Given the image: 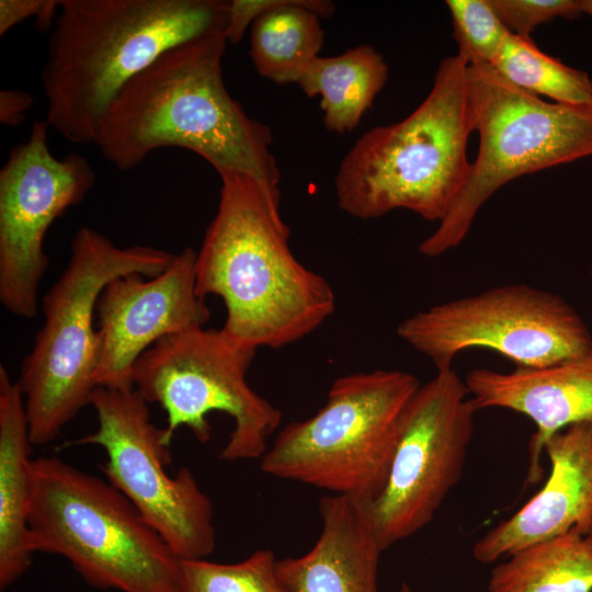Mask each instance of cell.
I'll use <instances>...</instances> for the list:
<instances>
[{
  "mask_svg": "<svg viewBox=\"0 0 592 592\" xmlns=\"http://www.w3.org/2000/svg\"><path fill=\"white\" fill-rule=\"evenodd\" d=\"M90 405L98 429L72 445H99L101 469L180 559H203L216 545L213 506L194 475L182 467L174 476L164 428L150 421L148 403L135 390L96 387Z\"/></svg>",
  "mask_w": 592,
  "mask_h": 592,
  "instance_id": "11",
  "label": "cell"
},
{
  "mask_svg": "<svg viewBox=\"0 0 592 592\" xmlns=\"http://www.w3.org/2000/svg\"><path fill=\"white\" fill-rule=\"evenodd\" d=\"M583 536L585 537V540L588 542V544L592 548V519H591L590 524L588 526V530H587V532H585V534Z\"/></svg>",
  "mask_w": 592,
  "mask_h": 592,
  "instance_id": "29",
  "label": "cell"
},
{
  "mask_svg": "<svg viewBox=\"0 0 592 592\" xmlns=\"http://www.w3.org/2000/svg\"><path fill=\"white\" fill-rule=\"evenodd\" d=\"M458 53L468 66L492 65L510 31L488 0H447Z\"/></svg>",
  "mask_w": 592,
  "mask_h": 592,
  "instance_id": "24",
  "label": "cell"
},
{
  "mask_svg": "<svg viewBox=\"0 0 592 592\" xmlns=\"http://www.w3.org/2000/svg\"><path fill=\"white\" fill-rule=\"evenodd\" d=\"M224 0H61L42 83L46 122L65 139L94 143L124 86L167 49L225 32Z\"/></svg>",
  "mask_w": 592,
  "mask_h": 592,
  "instance_id": "3",
  "label": "cell"
},
{
  "mask_svg": "<svg viewBox=\"0 0 592 592\" xmlns=\"http://www.w3.org/2000/svg\"><path fill=\"white\" fill-rule=\"evenodd\" d=\"M468 81L478 152L448 213L419 244L429 258L457 247L480 207L508 182L592 156V103L544 101L490 65L468 66Z\"/></svg>",
  "mask_w": 592,
  "mask_h": 592,
  "instance_id": "8",
  "label": "cell"
},
{
  "mask_svg": "<svg viewBox=\"0 0 592 592\" xmlns=\"http://www.w3.org/2000/svg\"><path fill=\"white\" fill-rule=\"evenodd\" d=\"M471 132L468 65L449 56L411 114L367 130L344 156L334 179L339 207L360 219L403 208L440 223L469 178Z\"/></svg>",
  "mask_w": 592,
  "mask_h": 592,
  "instance_id": "4",
  "label": "cell"
},
{
  "mask_svg": "<svg viewBox=\"0 0 592 592\" xmlns=\"http://www.w3.org/2000/svg\"><path fill=\"white\" fill-rule=\"evenodd\" d=\"M544 451L550 463L545 485L476 542L477 561L493 562L572 528L585 534L592 519V419L557 432Z\"/></svg>",
  "mask_w": 592,
  "mask_h": 592,
  "instance_id": "15",
  "label": "cell"
},
{
  "mask_svg": "<svg viewBox=\"0 0 592 592\" xmlns=\"http://www.w3.org/2000/svg\"><path fill=\"white\" fill-rule=\"evenodd\" d=\"M420 385L402 371L337 378L316 414L278 432L261 457V470L372 502L385 487L401 415Z\"/></svg>",
  "mask_w": 592,
  "mask_h": 592,
  "instance_id": "7",
  "label": "cell"
},
{
  "mask_svg": "<svg viewBox=\"0 0 592 592\" xmlns=\"http://www.w3.org/2000/svg\"><path fill=\"white\" fill-rule=\"evenodd\" d=\"M33 103L32 95L25 91L18 89L2 90L0 92V122L10 127L21 125Z\"/></svg>",
  "mask_w": 592,
  "mask_h": 592,
  "instance_id": "27",
  "label": "cell"
},
{
  "mask_svg": "<svg viewBox=\"0 0 592 592\" xmlns=\"http://www.w3.org/2000/svg\"><path fill=\"white\" fill-rule=\"evenodd\" d=\"M322 521L314 547L301 557L276 560V574L287 592H378L382 548L366 503L350 496H323Z\"/></svg>",
  "mask_w": 592,
  "mask_h": 592,
  "instance_id": "17",
  "label": "cell"
},
{
  "mask_svg": "<svg viewBox=\"0 0 592 592\" xmlns=\"http://www.w3.org/2000/svg\"><path fill=\"white\" fill-rule=\"evenodd\" d=\"M48 128L46 121L34 122L0 171V301L26 319L38 310V288L49 263L43 247L48 228L95 183L84 156L52 155Z\"/></svg>",
  "mask_w": 592,
  "mask_h": 592,
  "instance_id": "13",
  "label": "cell"
},
{
  "mask_svg": "<svg viewBox=\"0 0 592 592\" xmlns=\"http://www.w3.org/2000/svg\"><path fill=\"white\" fill-rule=\"evenodd\" d=\"M276 560L270 549L236 563L181 559L178 592H287L276 574Z\"/></svg>",
  "mask_w": 592,
  "mask_h": 592,
  "instance_id": "23",
  "label": "cell"
},
{
  "mask_svg": "<svg viewBox=\"0 0 592 592\" xmlns=\"http://www.w3.org/2000/svg\"><path fill=\"white\" fill-rule=\"evenodd\" d=\"M506 558L492 569L488 592H592V548L576 528Z\"/></svg>",
  "mask_w": 592,
  "mask_h": 592,
  "instance_id": "21",
  "label": "cell"
},
{
  "mask_svg": "<svg viewBox=\"0 0 592 592\" xmlns=\"http://www.w3.org/2000/svg\"><path fill=\"white\" fill-rule=\"evenodd\" d=\"M261 5L250 36L254 68L274 83H297L323 45L320 19L335 7L328 0H261Z\"/></svg>",
  "mask_w": 592,
  "mask_h": 592,
  "instance_id": "19",
  "label": "cell"
},
{
  "mask_svg": "<svg viewBox=\"0 0 592 592\" xmlns=\"http://www.w3.org/2000/svg\"><path fill=\"white\" fill-rule=\"evenodd\" d=\"M60 5L59 0H0V35L31 16L41 30L52 29Z\"/></svg>",
  "mask_w": 592,
  "mask_h": 592,
  "instance_id": "26",
  "label": "cell"
},
{
  "mask_svg": "<svg viewBox=\"0 0 592 592\" xmlns=\"http://www.w3.org/2000/svg\"><path fill=\"white\" fill-rule=\"evenodd\" d=\"M396 332L436 372L452 368L457 355L470 349L494 351L516 367H543L592 346L589 328L570 304L526 284L434 305L403 319Z\"/></svg>",
  "mask_w": 592,
  "mask_h": 592,
  "instance_id": "10",
  "label": "cell"
},
{
  "mask_svg": "<svg viewBox=\"0 0 592 592\" xmlns=\"http://www.w3.org/2000/svg\"><path fill=\"white\" fill-rule=\"evenodd\" d=\"M476 409L453 369L420 385L401 415L387 481L366 510L382 550L425 527L459 481Z\"/></svg>",
  "mask_w": 592,
  "mask_h": 592,
  "instance_id": "12",
  "label": "cell"
},
{
  "mask_svg": "<svg viewBox=\"0 0 592 592\" xmlns=\"http://www.w3.org/2000/svg\"><path fill=\"white\" fill-rule=\"evenodd\" d=\"M464 380L477 410L508 409L535 424L530 480L539 475V455L554 434L592 419V346L577 357L543 367L475 368Z\"/></svg>",
  "mask_w": 592,
  "mask_h": 592,
  "instance_id": "16",
  "label": "cell"
},
{
  "mask_svg": "<svg viewBox=\"0 0 592 592\" xmlns=\"http://www.w3.org/2000/svg\"><path fill=\"white\" fill-rule=\"evenodd\" d=\"M510 33L531 38L540 24L556 18L574 19L581 12L580 0H488Z\"/></svg>",
  "mask_w": 592,
  "mask_h": 592,
  "instance_id": "25",
  "label": "cell"
},
{
  "mask_svg": "<svg viewBox=\"0 0 592 592\" xmlns=\"http://www.w3.org/2000/svg\"><path fill=\"white\" fill-rule=\"evenodd\" d=\"M255 352L221 329L203 327L169 335L135 363L134 389L147 403H158L166 411L169 444L180 426L206 443L212 434L208 415L224 412L234 420V429L219 459H258L266 452L267 437L282 414L247 382Z\"/></svg>",
  "mask_w": 592,
  "mask_h": 592,
  "instance_id": "9",
  "label": "cell"
},
{
  "mask_svg": "<svg viewBox=\"0 0 592 592\" xmlns=\"http://www.w3.org/2000/svg\"><path fill=\"white\" fill-rule=\"evenodd\" d=\"M580 8L582 13H587L592 18V0H580Z\"/></svg>",
  "mask_w": 592,
  "mask_h": 592,
  "instance_id": "28",
  "label": "cell"
},
{
  "mask_svg": "<svg viewBox=\"0 0 592 592\" xmlns=\"http://www.w3.org/2000/svg\"><path fill=\"white\" fill-rule=\"evenodd\" d=\"M30 546L98 589L178 592L181 559L112 483L56 456L32 462Z\"/></svg>",
  "mask_w": 592,
  "mask_h": 592,
  "instance_id": "6",
  "label": "cell"
},
{
  "mask_svg": "<svg viewBox=\"0 0 592 592\" xmlns=\"http://www.w3.org/2000/svg\"><path fill=\"white\" fill-rule=\"evenodd\" d=\"M491 66L510 82L537 96L571 105L592 103L589 75L545 54L531 38L510 33Z\"/></svg>",
  "mask_w": 592,
  "mask_h": 592,
  "instance_id": "22",
  "label": "cell"
},
{
  "mask_svg": "<svg viewBox=\"0 0 592 592\" xmlns=\"http://www.w3.org/2000/svg\"><path fill=\"white\" fill-rule=\"evenodd\" d=\"M227 43L225 32L215 30L163 52L119 91L93 144L122 171L157 149L184 148L219 175L251 178L280 203L281 175L271 151V130L247 115L223 79Z\"/></svg>",
  "mask_w": 592,
  "mask_h": 592,
  "instance_id": "1",
  "label": "cell"
},
{
  "mask_svg": "<svg viewBox=\"0 0 592 592\" xmlns=\"http://www.w3.org/2000/svg\"><path fill=\"white\" fill-rule=\"evenodd\" d=\"M400 592H413L412 589L405 582L401 583Z\"/></svg>",
  "mask_w": 592,
  "mask_h": 592,
  "instance_id": "30",
  "label": "cell"
},
{
  "mask_svg": "<svg viewBox=\"0 0 592 592\" xmlns=\"http://www.w3.org/2000/svg\"><path fill=\"white\" fill-rule=\"evenodd\" d=\"M388 78L383 56L358 45L333 57H316L297 84L309 98L320 95L325 127L338 134L354 129Z\"/></svg>",
  "mask_w": 592,
  "mask_h": 592,
  "instance_id": "20",
  "label": "cell"
},
{
  "mask_svg": "<svg viewBox=\"0 0 592 592\" xmlns=\"http://www.w3.org/2000/svg\"><path fill=\"white\" fill-rule=\"evenodd\" d=\"M219 177L218 208L196 251L197 295L223 299L221 330L236 342L254 350L292 344L333 314L334 292L293 254L280 203L247 175Z\"/></svg>",
  "mask_w": 592,
  "mask_h": 592,
  "instance_id": "2",
  "label": "cell"
},
{
  "mask_svg": "<svg viewBox=\"0 0 592 592\" xmlns=\"http://www.w3.org/2000/svg\"><path fill=\"white\" fill-rule=\"evenodd\" d=\"M174 255L151 246L117 247L87 226L76 231L69 262L43 297L44 323L16 380L33 445L54 441L90 405L100 360L93 315L105 285L130 273L155 277Z\"/></svg>",
  "mask_w": 592,
  "mask_h": 592,
  "instance_id": "5",
  "label": "cell"
},
{
  "mask_svg": "<svg viewBox=\"0 0 592 592\" xmlns=\"http://www.w3.org/2000/svg\"><path fill=\"white\" fill-rule=\"evenodd\" d=\"M195 261L196 251L186 247L155 277L130 273L105 285L95 310L96 387L134 389V366L145 351L166 337L208 322L210 310L196 292Z\"/></svg>",
  "mask_w": 592,
  "mask_h": 592,
  "instance_id": "14",
  "label": "cell"
},
{
  "mask_svg": "<svg viewBox=\"0 0 592 592\" xmlns=\"http://www.w3.org/2000/svg\"><path fill=\"white\" fill-rule=\"evenodd\" d=\"M29 422L18 382L0 365V589L30 568L32 462Z\"/></svg>",
  "mask_w": 592,
  "mask_h": 592,
  "instance_id": "18",
  "label": "cell"
}]
</instances>
